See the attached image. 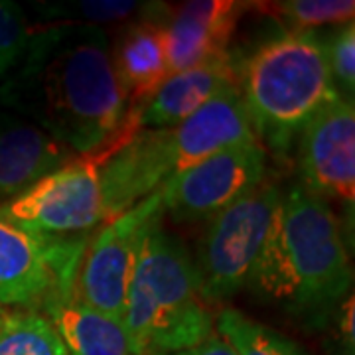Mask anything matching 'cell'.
<instances>
[{
    "mask_svg": "<svg viewBox=\"0 0 355 355\" xmlns=\"http://www.w3.org/2000/svg\"><path fill=\"white\" fill-rule=\"evenodd\" d=\"M153 14L130 20L111 48L114 76L127 95L128 111L142 107L170 77L164 20H154Z\"/></svg>",
    "mask_w": 355,
    "mask_h": 355,
    "instance_id": "14",
    "label": "cell"
},
{
    "mask_svg": "<svg viewBox=\"0 0 355 355\" xmlns=\"http://www.w3.org/2000/svg\"><path fill=\"white\" fill-rule=\"evenodd\" d=\"M160 4L130 2V0H64V2H38L34 10L48 24H87L101 26L127 22L135 16L153 14Z\"/></svg>",
    "mask_w": 355,
    "mask_h": 355,
    "instance_id": "18",
    "label": "cell"
},
{
    "mask_svg": "<svg viewBox=\"0 0 355 355\" xmlns=\"http://www.w3.org/2000/svg\"><path fill=\"white\" fill-rule=\"evenodd\" d=\"M214 328L237 355H308L292 340L235 308H223L216 316Z\"/></svg>",
    "mask_w": 355,
    "mask_h": 355,
    "instance_id": "19",
    "label": "cell"
},
{
    "mask_svg": "<svg viewBox=\"0 0 355 355\" xmlns=\"http://www.w3.org/2000/svg\"><path fill=\"white\" fill-rule=\"evenodd\" d=\"M168 355H237L235 349L229 345L221 336H217L216 331L205 340V342L193 345L190 349H184V352H176V354Z\"/></svg>",
    "mask_w": 355,
    "mask_h": 355,
    "instance_id": "23",
    "label": "cell"
},
{
    "mask_svg": "<svg viewBox=\"0 0 355 355\" xmlns=\"http://www.w3.org/2000/svg\"><path fill=\"white\" fill-rule=\"evenodd\" d=\"M247 4L235 0L184 2L164 20L170 76L231 55L229 44Z\"/></svg>",
    "mask_w": 355,
    "mask_h": 355,
    "instance_id": "12",
    "label": "cell"
},
{
    "mask_svg": "<svg viewBox=\"0 0 355 355\" xmlns=\"http://www.w3.org/2000/svg\"><path fill=\"white\" fill-rule=\"evenodd\" d=\"M87 235H42L0 219V306L40 310L76 288Z\"/></svg>",
    "mask_w": 355,
    "mask_h": 355,
    "instance_id": "9",
    "label": "cell"
},
{
    "mask_svg": "<svg viewBox=\"0 0 355 355\" xmlns=\"http://www.w3.org/2000/svg\"><path fill=\"white\" fill-rule=\"evenodd\" d=\"M300 186L322 200L355 202V107L342 97L322 107L302 128Z\"/></svg>",
    "mask_w": 355,
    "mask_h": 355,
    "instance_id": "11",
    "label": "cell"
},
{
    "mask_svg": "<svg viewBox=\"0 0 355 355\" xmlns=\"http://www.w3.org/2000/svg\"><path fill=\"white\" fill-rule=\"evenodd\" d=\"M233 87H239V69L231 62V55L172 73L142 107L128 111L123 130L135 135L137 130L182 125L217 95Z\"/></svg>",
    "mask_w": 355,
    "mask_h": 355,
    "instance_id": "13",
    "label": "cell"
},
{
    "mask_svg": "<svg viewBox=\"0 0 355 355\" xmlns=\"http://www.w3.org/2000/svg\"><path fill=\"white\" fill-rule=\"evenodd\" d=\"M76 154L18 114H0V203L30 188Z\"/></svg>",
    "mask_w": 355,
    "mask_h": 355,
    "instance_id": "15",
    "label": "cell"
},
{
    "mask_svg": "<svg viewBox=\"0 0 355 355\" xmlns=\"http://www.w3.org/2000/svg\"><path fill=\"white\" fill-rule=\"evenodd\" d=\"M0 355H69L38 310H6L0 318Z\"/></svg>",
    "mask_w": 355,
    "mask_h": 355,
    "instance_id": "17",
    "label": "cell"
},
{
    "mask_svg": "<svg viewBox=\"0 0 355 355\" xmlns=\"http://www.w3.org/2000/svg\"><path fill=\"white\" fill-rule=\"evenodd\" d=\"M196 263L162 219L142 245L128 286L123 328L132 355H168L205 342L216 328Z\"/></svg>",
    "mask_w": 355,
    "mask_h": 355,
    "instance_id": "4",
    "label": "cell"
},
{
    "mask_svg": "<svg viewBox=\"0 0 355 355\" xmlns=\"http://www.w3.org/2000/svg\"><path fill=\"white\" fill-rule=\"evenodd\" d=\"M113 148L73 156L30 188L0 203V219L42 235H85L105 223L101 168Z\"/></svg>",
    "mask_w": 355,
    "mask_h": 355,
    "instance_id": "7",
    "label": "cell"
},
{
    "mask_svg": "<svg viewBox=\"0 0 355 355\" xmlns=\"http://www.w3.org/2000/svg\"><path fill=\"white\" fill-rule=\"evenodd\" d=\"M69 355H132L119 320L81 302L76 288L53 296L40 308Z\"/></svg>",
    "mask_w": 355,
    "mask_h": 355,
    "instance_id": "16",
    "label": "cell"
},
{
    "mask_svg": "<svg viewBox=\"0 0 355 355\" xmlns=\"http://www.w3.org/2000/svg\"><path fill=\"white\" fill-rule=\"evenodd\" d=\"M6 310H8V308H2V306H0V318L4 316V312H6Z\"/></svg>",
    "mask_w": 355,
    "mask_h": 355,
    "instance_id": "25",
    "label": "cell"
},
{
    "mask_svg": "<svg viewBox=\"0 0 355 355\" xmlns=\"http://www.w3.org/2000/svg\"><path fill=\"white\" fill-rule=\"evenodd\" d=\"M0 101L76 156L109 146L128 114L101 26L32 28L20 62L0 87Z\"/></svg>",
    "mask_w": 355,
    "mask_h": 355,
    "instance_id": "1",
    "label": "cell"
},
{
    "mask_svg": "<svg viewBox=\"0 0 355 355\" xmlns=\"http://www.w3.org/2000/svg\"><path fill=\"white\" fill-rule=\"evenodd\" d=\"M282 186L268 180L216 216L198 243L196 270L203 298L223 304L249 286Z\"/></svg>",
    "mask_w": 355,
    "mask_h": 355,
    "instance_id": "6",
    "label": "cell"
},
{
    "mask_svg": "<svg viewBox=\"0 0 355 355\" xmlns=\"http://www.w3.org/2000/svg\"><path fill=\"white\" fill-rule=\"evenodd\" d=\"M239 93L266 153L284 156L314 114L338 99L316 32H282L261 44L239 71Z\"/></svg>",
    "mask_w": 355,
    "mask_h": 355,
    "instance_id": "5",
    "label": "cell"
},
{
    "mask_svg": "<svg viewBox=\"0 0 355 355\" xmlns=\"http://www.w3.org/2000/svg\"><path fill=\"white\" fill-rule=\"evenodd\" d=\"M326 60L334 87L343 101L354 103L355 95V26H340L330 38L324 40Z\"/></svg>",
    "mask_w": 355,
    "mask_h": 355,
    "instance_id": "21",
    "label": "cell"
},
{
    "mask_svg": "<svg viewBox=\"0 0 355 355\" xmlns=\"http://www.w3.org/2000/svg\"><path fill=\"white\" fill-rule=\"evenodd\" d=\"M354 312V294H349L342 300V310H340V331H342L343 342L349 345V349H354L355 343Z\"/></svg>",
    "mask_w": 355,
    "mask_h": 355,
    "instance_id": "24",
    "label": "cell"
},
{
    "mask_svg": "<svg viewBox=\"0 0 355 355\" xmlns=\"http://www.w3.org/2000/svg\"><path fill=\"white\" fill-rule=\"evenodd\" d=\"M268 153L259 140L231 146L180 172L160 188L164 216L174 221H211L268 176Z\"/></svg>",
    "mask_w": 355,
    "mask_h": 355,
    "instance_id": "10",
    "label": "cell"
},
{
    "mask_svg": "<svg viewBox=\"0 0 355 355\" xmlns=\"http://www.w3.org/2000/svg\"><path fill=\"white\" fill-rule=\"evenodd\" d=\"M270 14L284 32H314L320 26H343L354 22V0H280L253 4Z\"/></svg>",
    "mask_w": 355,
    "mask_h": 355,
    "instance_id": "20",
    "label": "cell"
},
{
    "mask_svg": "<svg viewBox=\"0 0 355 355\" xmlns=\"http://www.w3.org/2000/svg\"><path fill=\"white\" fill-rule=\"evenodd\" d=\"M254 140L239 87L223 91L182 125L137 130L101 168L105 221L125 214L193 164Z\"/></svg>",
    "mask_w": 355,
    "mask_h": 355,
    "instance_id": "3",
    "label": "cell"
},
{
    "mask_svg": "<svg viewBox=\"0 0 355 355\" xmlns=\"http://www.w3.org/2000/svg\"><path fill=\"white\" fill-rule=\"evenodd\" d=\"M352 284V261L330 203L300 184L282 188L249 286L298 314H316L342 302Z\"/></svg>",
    "mask_w": 355,
    "mask_h": 355,
    "instance_id": "2",
    "label": "cell"
},
{
    "mask_svg": "<svg viewBox=\"0 0 355 355\" xmlns=\"http://www.w3.org/2000/svg\"><path fill=\"white\" fill-rule=\"evenodd\" d=\"M164 219L162 193H150L125 214L105 221L89 239L77 270L76 296L123 324L128 286L150 229Z\"/></svg>",
    "mask_w": 355,
    "mask_h": 355,
    "instance_id": "8",
    "label": "cell"
},
{
    "mask_svg": "<svg viewBox=\"0 0 355 355\" xmlns=\"http://www.w3.org/2000/svg\"><path fill=\"white\" fill-rule=\"evenodd\" d=\"M32 26L24 10L10 0H0V76L6 77L20 62Z\"/></svg>",
    "mask_w": 355,
    "mask_h": 355,
    "instance_id": "22",
    "label": "cell"
}]
</instances>
